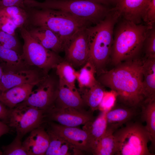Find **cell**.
Wrapping results in <instances>:
<instances>
[{"mask_svg": "<svg viewBox=\"0 0 155 155\" xmlns=\"http://www.w3.org/2000/svg\"><path fill=\"white\" fill-rule=\"evenodd\" d=\"M95 69L91 63L88 61L82 66L78 71H77V80L80 89L90 87L98 82L95 75Z\"/></svg>", "mask_w": 155, "mask_h": 155, "instance_id": "4316f807", "label": "cell"}, {"mask_svg": "<svg viewBox=\"0 0 155 155\" xmlns=\"http://www.w3.org/2000/svg\"><path fill=\"white\" fill-rule=\"evenodd\" d=\"M86 28L77 32L70 39L64 49L65 61L74 67L83 66L88 59L89 46Z\"/></svg>", "mask_w": 155, "mask_h": 155, "instance_id": "30bf717a", "label": "cell"}, {"mask_svg": "<svg viewBox=\"0 0 155 155\" xmlns=\"http://www.w3.org/2000/svg\"><path fill=\"white\" fill-rule=\"evenodd\" d=\"M56 73L59 83L73 88H75L77 71L74 67L66 61L63 60L56 66Z\"/></svg>", "mask_w": 155, "mask_h": 155, "instance_id": "484cf974", "label": "cell"}, {"mask_svg": "<svg viewBox=\"0 0 155 155\" xmlns=\"http://www.w3.org/2000/svg\"><path fill=\"white\" fill-rule=\"evenodd\" d=\"M50 137L49 144L45 154L46 155H59L63 145L66 142L50 128L47 131Z\"/></svg>", "mask_w": 155, "mask_h": 155, "instance_id": "83f0119b", "label": "cell"}, {"mask_svg": "<svg viewBox=\"0 0 155 155\" xmlns=\"http://www.w3.org/2000/svg\"><path fill=\"white\" fill-rule=\"evenodd\" d=\"M106 5L110 3L116 4L117 0H92Z\"/></svg>", "mask_w": 155, "mask_h": 155, "instance_id": "8d00e7d4", "label": "cell"}, {"mask_svg": "<svg viewBox=\"0 0 155 155\" xmlns=\"http://www.w3.org/2000/svg\"><path fill=\"white\" fill-rule=\"evenodd\" d=\"M152 27L124 20L113 37L110 57L113 65L115 66L139 57L148 31Z\"/></svg>", "mask_w": 155, "mask_h": 155, "instance_id": "3957f363", "label": "cell"}, {"mask_svg": "<svg viewBox=\"0 0 155 155\" xmlns=\"http://www.w3.org/2000/svg\"><path fill=\"white\" fill-rule=\"evenodd\" d=\"M142 120L146 123L145 126L150 137L151 149L155 146V100L144 101L141 105Z\"/></svg>", "mask_w": 155, "mask_h": 155, "instance_id": "cb8c5ba5", "label": "cell"}, {"mask_svg": "<svg viewBox=\"0 0 155 155\" xmlns=\"http://www.w3.org/2000/svg\"><path fill=\"white\" fill-rule=\"evenodd\" d=\"M2 92L0 90V96L2 93Z\"/></svg>", "mask_w": 155, "mask_h": 155, "instance_id": "ab89813d", "label": "cell"}, {"mask_svg": "<svg viewBox=\"0 0 155 155\" xmlns=\"http://www.w3.org/2000/svg\"><path fill=\"white\" fill-rule=\"evenodd\" d=\"M26 28L31 36L46 48L58 54L64 51L61 39L49 29L44 27L33 26Z\"/></svg>", "mask_w": 155, "mask_h": 155, "instance_id": "2e32d148", "label": "cell"}, {"mask_svg": "<svg viewBox=\"0 0 155 155\" xmlns=\"http://www.w3.org/2000/svg\"><path fill=\"white\" fill-rule=\"evenodd\" d=\"M24 44L22 56L29 65L42 69L48 74L63 61L58 53L44 47L30 34L24 26L20 28Z\"/></svg>", "mask_w": 155, "mask_h": 155, "instance_id": "52a82bcc", "label": "cell"}, {"mask_svg": "<svg viewBox=\"0 0 155 155\" xmlns=\"http://www.w3.org/2000/svg\"><path fill=\"white\" fill-rule=\"evenodd\" d=\"M142 73L144 101L155 100V58L143 59Z\"/></svg>", "mask_w": 155, "mask_h": 155, "instance_id": "44dd1931", "label": "cell"}, {"mask_svg": "<svg viewBox=\"0 0 155 155\" xmlns=\"http://www.w3.org/2000/svg\"><path fill=\"white\" fill-rule=\"evenodd\" d=\"M18 28L10 18L0 16V30L9 34L15 36V31Z\"/></svg>", "mask_w": 155, "mask_h": 155, "instance_id": "d6a6232c", "label": "cell"}, {"mask_svg": "<svg viewBox=\"0 0 155 155\" xmlns=\"http://www.w3.org/2000/svg\"><path fill=\"white\" fill-rule=\"evenodd\" d=\"M47 74L35 67L14 72H3L1 81L0 90L3 92L16 86L38 84Z\"/></svg>", "mask_w": 155, "mask_h": 155, "instance_id": "4fadbf2b", "label": "cell"}, {"mask_svg": "<svg viewBox=\"0 0 155 155\" xmlns=\"http://www.w3.org/2000/svg\"><path fill=\"white\" fill-rule=\"evenodd\" d=\"M24 0H0V7L16 6L25 8Z\"/></svg>", "mask_w": 155, "mask_h": 155, "instance_id": "836d02e7", "label": "cell"}, {"mask_svg": "<svg viewBox=\"0 0 155 155\" xmlns=\"http://www.w3.org/2000/svg\"><path fill=\"white\" fill-rule=\"evenodd\" d=\"M2 153L0 151V155H2Z\"/></svg>", "mask_w": 155, "mask_h": 155, "instance_id": "f35d334b", "label": "cell"}, {"mask_svg": "<svg viewBox=\"0 0 155 155\" xmlns=\"http://www.w3.org/2000/svg\"><path fill=\"white\" fill-rule=\"evenodd\" d=\"M136 108L121 104L115 105L106 111L107 127L116 130L123 124L130 121L137 114Z\"/></svg>", "mask_w": 155, "mask_h": 155, "instance_id": "d6986e66", "label": "cell"}, {"mask_svg": "<svg viewBox=\"0 0 155 155\" xmlns=\"http://www.w3.org/2000/svg\"><path fill=\"white\" fill-rule=\"evenodd\" d=\"M143 59L138 57L123 62L101 73L97 80L115 93L121 104L136 108L145 98L143 86Z\"/></svg>", "mask_w": 155, "mask_h": 155, "instance_id": "6da1fadb", "label": "cell"}, {"mask_svg": "<svg viewBox=\"0 0 155 155\" xmlns=\"http://www.w3.org/2000/svg\"><path fill=\"white\" fill-rule=\"evenodd\" d=\"M27 24L30 26L44 27L56 33L61 39L64 49L71 38L79 30L91 24L66 12L49 9L26 7Z\"/></svg>", "mask_w": 155, "mask_h": 155, "instance_id": "7a4b0ae2", "label": "cell"}, {"mask_svg": "<svg viewBox=\"0 0 155 155\" xmlns=\"http://www.w3.org/2000/svg\"><path fill=\"white\" fill-rule=\"evenodd\" d=\"M106 111H102L96 119L88 122L83 127V129L90 135L94 149L98 142L105 133L107 128Z\"/></svg>", "mask_w": 155, "mask_h": 155, "instance_id": "603a6c76", "label": "cell"}, {"mask_svg": "<svg viewBox=\"0 0 155 155\" xmlns=\"http://www.w3.org/2000/svg\"><path fill=\"white\" fill-rule=\"evenodd\" d=\"M36 86V88L32 90L21 103L46 111L55 105L58 95L59 79L48 74Z\"/></svg>", "mask_w": 155, "mask_h": 155, "instance_id": "9c48e42d", "label": "cell"}, {"mask_svg": "<svg viewBox=\"0 0 155 155\" xmlns=\"http://www.w3.org/2000/svg\"><path fill=\"white\" fill-rule=\"evenodd\" d=\"M9 127L5 123L0 121V138L3 135L9 132Z\"/></svg>", "mask_w": 155, "mask_h": 155, "instance_id": "d590c367", "label": "cell"}, {"mask_svg": "<svg viewBox=\"0 0 155 155\" xmlns=\"http://www.w3.org/2000/svg\"><path fill=\"white\" fill-rule=\"evenodd\" d=\"M27 7L49 9L62 11L94 25L103 20L110 9L92 0H25Z\"/></svg>", "mask_w": 155, "mask_h": 155, "instance_id": "5b68a950", "label": "cell"}, {"mask_svg": "<svg viewBox=\"0 0 155 155\" xmlns=\"http://www.w3.org/2000/svg\"><path fill=\"white\" fill-rule=\"evenodd\" d=\"M0 45L3 47L13 49L19 53H20V46L15 36L0 30Z\"/></svg>", "mask_w": 155, "mask_h": 155, "instance_id": "4dcf8cb0", "label": "cell"}, {"mask_svg": "<svg viewBox=\"0 0 155 155\" xmlns=\"http://www.w3.org/2000/svg\"><path fill=\"white\" fill-rule=\"evenodd\" d=\"M145 58H155V29L154 26L149 30L145 40Z\"/></svg>", "mask_w": 155, "mask_h": 155, "instance_id": "1f68e13d", "label": "cell"}, {"mask_svg": "<svg viewBox=\"0 0 155 155\" xmlns=\"http://www.w3.org/2000/svg\"><path fill=\"white\" fill-rule=\"evenodd\" d=\"M0 61L3 72H14L34 67L28 64L21 54L1 45Z\"/></svg>", "mask_w": 155, "mask_h": 155, "instance_id": "ac0fdd59", "label": "cell"}, {"mask_svg": "<svg viewBox=\"0 0 155 155\" xmlns=\"http://www.w3.org/2000/svg\"><path fill=\"white\" fill-rule=\"evenodd\" d=\"M46 111L22 103L10 109L8 121L21 138L26 134L40 126Z\"/></svg>", "mask_w": 155, "mask_h": 155, "instance_id": "ba28073f", "label": "cell"}, {"mask_svg": "<svg viewBox=\"0 0 155 155\" xmlns=\"http://www.w3.org/2000/svg\"><path fill=\"white\" fill-rule=\"evenodd\" d=\"M3 74V71L1 65V62L0 61V85L1 80Z\"/></svg>", "mask_w": 155, "mask_h": 155, "instance_id": "74e56055", "label": "cell"}, {"mask_svg": "<svg viewBox=\"0 0 155 155\" xmlns=\"http://www.w3.org/2000/svg\"><path fill=\"white\" fill-rule=\"evenodd\" d=\"M37 84H27L12 87L2 92L0 102L10 109L24 101Z\"/></svg>", "mask_w": 155, "mask_h": 155, "instance_id": "ffe728a7", "label": "cell"}, {"mask_svg": "<svg viewBox=\"0 0 155 155\" xmlns=\"http://www.w3.org/2000/svg\"><path fill=\"white\" fill-rule=\"evenodd\" d=\"M118 18L110 12L105 18L93 26L86 28L89 46L88 61L99 75L110 59L113 40V30Z\"/></svg>", "mask_w": 155, "mask_h": 155, "instance_id": "277c9868", "label": "cell"}, {"mask_svg": "<svg viewBox=\"0 0 155 155\" xmlns=\"http://www.w3.org/2000/svg\"><path fill=\"white\" fill-rule=\"evenodd\" d=\"M21 138L17 135L9 144L3 146V154L5 155H28L21 141Z\"/></svg>", "mask_w": 155, "mask_h": 155, "instance_id": "f1b7e54d", "label": "cell"}, {"mask_svg": "<svg viewBox=\"0 0 155 155\" xmlns=\"http://www.w3.org/2000/svg\"><path fill=\"white\" fill-rule=\"evenodd\" d=\"M50 142L47 131L40 126L30 132L22 142L28 155H45Z\"/></svg>", "mask_w": 155, "mask_h": 155, "instance_id": "9a60e30c", "label": "cell"}, {"mask_svg": "<svg viewBox=\"0 0 155 155\" xmlns=\"http://www.w3.org/2000/svg\"><path fill=\"white\" fill-rule=\"evenodd\" d=\"M85 105L80 93L76 88H71L59 83L58 95L54 105L55 106L82 109Z\"/></svg>", "mask_w": 155, "mask_h": 155, "instance_id": "e0dca14e", "label": "cell"}, {"mask_svg": "<svg viewBox=\"0 0 155 155\" xmlns=\"http://www.w3.org/2000/svg\"><path fill=\"white\" fill-rule=\"evenodd\" d=\"M50 129L74 148L92 153L94 146L89 134L77 127L64 126L53 122L50 123Z\"/></svg>", "mask_w": 155, "mask_h": 155, "instance_id": "8fae6325", "label": "cell"}, {"mask_svg": "<svg viewBox=\"0 0 155 155\" xmlns=\"http://www.w3.org/2000/svg\"><path fill=\"white\" fill-rule=\"evenodd\" d=\"M80 95L85 105L94 112L99 108L106 92L102 85L98 81L93 86L87 88L79 89Z\"/></svg>", "mask_w": 155, "mask_h": 155, "instance_id": "7402d4cb", "label": "cell"}, {"mask_svg": "<svg viewBox=\"0 0 155 155\" xmlns=\"http://www.w3.org/2000/svg\"><path fill=\"white\" fill-rule=\"evenodd\" d=\"M141 18L146 25L150 27L155 22V0H148L142 9Z\"/></svg>", "mask_w": 155, "mask_h": 155, "instance_id": "f546056e", "label": "cell"}, {"mask_svg": "<svg viewBox=\"0 0 155 155\" xmlns=\"http://www.w3.org/2000/svg\"><path fill=\"white\" fill-rule=\"evenodd\" d=\"M116 155H153L148 147L150 141L145 126L138 122L129 121L113 133Z\"/></svg>", "mask_w": 155, "mask_h": 155, "instance_id": "8992f818", "label": "cell"}, {"mask_svg": "<svg viewBox=\"0 0 155 155\" xmlns=\"http://www.w3.org/2000/svg\"><path fill=\"white\" fill-rule=\"evenodd\" d=\"M116 130L107 127L104 135L97 143L92 152L94 155H115L116 145L113 133Z\"/></svg>", "mask_w": 155, "mask_h": 155, "instance_id": "d4e9b609", "label": "cell"}, {"mask_svg": "<svg viewBox=\"0 0 155 155\" xmlns=\"http://www.w3.org/2000/svg\"><path fill=\"white\" fill-rule=\"evenodd\" d=\"M9 112V110L6 108L5 106L0 102V119L8 121Z\"/></svg>", "mask_w": 155, "mask_h": 155, "instance_id": "e575fe53", "label": "cell"}, {"mask_svg": "<svg viewBox=\"0 0 155 155\" xmlns=\"http://www.w3.org/2000/svg\"><path fill=\"white\" fill-rule=\"evenodd\" d=\"M46 115L52 121H56L61 125L71 127L84 125L94 119L91 113L82 109L58 107L54 106L46 111Z\"/></svg>", "mask_w": 155, "mask_h": 155, "instance_id": "7c38bea8", "label": "cell"}, {"mask_svg": "<svg viewBox=\"0 0 155 155\" xmlns=\"http://www.w3.org/2000/svg\"><path fill=\"white\" fill-rule=\"evenodd\" d=\"M148 0H117L115 6L110 9L119 18L140 24L141 13Z\"/></svg>", "mask_w": 155, "mask_h": 155, "instance_id": "5bb4252c", "label": "cell"}]
</instances>
